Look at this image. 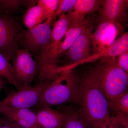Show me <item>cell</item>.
I'll list each match as a JSON object with an SVG mask.
<instances>
[{
	"instance_id": "obj_6",
	"label": "cell",
	"mask_w": 128,
	"mask_h": 128,
	"mask_svg": "<svg viewBox=\"0 0 128 128\" xmlns=\"http://www.w3.org/2000/svg\"><path fill=\"white\" fill-rule=\"evenodd\" d=\"M39 82L33 86L22 87L0 101V108H13L30 109L39 103L44 89L51 80Z\"/></svg>"
},
{
	"instance_id": "obj_31",
	"label": "cell",
	"mask_w": 128,
	"mask_h": 128,
	"mask_svg": "<svg viewBox=\"0 0 128 128\" xmlns=\"http://www.w3.org/2000/svg\"></svg>"
},
{
	"instance_id": "obj_1",
	"label": "cell",
	"mask_w": 128,
	"mask_h": 128,
	"mask_svg": "<svg viewBox=\"0 0 128 128\" xmlns=\"http://www.w3.org/2000/svg\"><path fill=\"white\" fill-rule=\"evenodd\" d=\"M74 103L87 128L112 116L108 100L86 72L79 78Z\"/></svg>"
},
{
	"instance_id": "obj_4",
	"label": "cell",
	"mask_w": 128,
	"mask_h": 128,
	"mask_svg": "<svg viewBox=\"0 0 128 128\" xmlns=\"http://www.w3.org/2000/svg\"><path fill=\"white\" fill-rule=\"evenodd\" d=\"M53 20L47 18L43 23L36 27L29 30L23 29L20 34L19 46L27 50L34 56L38 64L48 51Z\"/></svg>"
},
{
	"instance_id": "obj_25",
	"label": "cell",
	"mask_w": 128,
	"mask_h": 128,
	"mask_svg": "<svg viewBox=\"0 0 128 128\" xmlns=\"http://www.w3.org/2000/svg\"><path fill=\"white\" fill-rule=\"evenodd\" d=\"M116 61L118 67L128 74V51L118 56L116 58Z\"/></svg>"
},
{
	"instance_id": "obj_12",
	"label": "cell",
	"mask_w": 128,
	"mask_h": 128,
	"mask_svg": "<svg viewBox=\"0 0 128 128\" xmlns=\"http://www.w3.org/2000/svg\"><path fill=\"white\" fill-rule=\"evenodd\" d=\"M102 2L100 0H76L73 9L66 14L68 21V28L82 23L88 14L100 10Z\"/></svg>"
},
{
	"instance_id": "obj_29",
	"label": "cell",
	"mask_w": 128,
	"mask_h": 128,
	"mask_svg": "<svg viewBox=\"0 0 128 128\" xmlns=\"http://www.w3.org/2000/svg\"><path fill=\"white\" fill-rule=\"evenodd\" d=\"M72 67H73V66H71V67H70V70H72V69L73 68H72ZM60 68H61V69H62H62H64V70H65V69H64V68H62V67H60Z\"/></svg>"
},
{
	"instance_id": "obj_23",
	"label": "cell",
	"mask_w": 128,
	"mask_h": 128,
	"mask_svg": "<svg viewBox=\"0 0 128 128\" xmlns=\"http://www.w3.org/2000/svg\"><path fill=\"white\" fill-rule=\"evenodd\" d=\"M76 2V0H59L56 16H59L68 12L73 9Z\"/></svg>"
},
{
	"instance_id": "obj_13",
	"label": "cell",
	"mask_w": 128,
	"mask_h": 128,
	"mask_svg": "<svg viewBox=\"0 0 128 128\" xmlns=\"http://www.w3.org/2000/svg\"><path fill=\"white\" fill-rule=\"evenodd\" d=\"M0 114L21 127L40 128L35 113L28 108H0Z\"/></svg>"
},
{
	"instance_id": "obj_15",
	"label": "cell",
	"mask_w": 128,
	"mask_h": 128,
	"mask_svg": "<svg viewBox=\"0 0 128 128\" xmlns=\"http://www.w3.org/2000/svg\"><path fill=\"white\" fill-rule=\"evenodd\" d=\"M92 23V20L86 18L80 25L68 28L65 35L64 41L60 42L56 53V59L57 61L59 56L67 51L83 31Z\"/></svg>"
},
{
	"instance_id": "obj_9",
	"label": "cell",
	"mask_w": 128,
	"mask_h": 128,
	"mask_svg": "<svg viewBox=\"0 0 128 128\" xmlns=\"http://www.w3.org/2000/svg\"><path fill=\"white\" fill-rule=\"evenodd\" d=\"M51 31L48 51L40 64L43 68H52L57 66L55 54L57 48L69 28V22L66 14L59 16Z\"/></svg>"
},
{
	"instance_id": "obj_24",
	"label": "cell",
	"mask_w": 128,
	"mask_h": 128,
	"mask_svg": "<svg viewBox=\"0 0 128 128\" xmlns=\"http://www.w3.org/2000/svg\"><path fill=\"white\" fill-rule=\"evenodd\" d=\"M90 128H124L120 123L116 116H111L105 121Z\"/></svg>"
},
{
	"instance_id": "obj_7",
	"label": "cell",
	"mask_w": 128,
	"mask_h": 128,
	"mask_svg": "<svg viewBox=\"0 0 128 128\" xmlns=\"http://www.w3.org/2000/svg\"><path fill=\"white\" fill-rule=\"evenodd\" d=\"M15 75L22 87L30 86L38 72L39 66L32 54L27 50L19 49L12 60Z\"/></svg>"
},
{
	"instance_id": "obj_20",
	"label": "cell",
	"mask_w": 128,
	"mask_h": 128,
	"mask_svg": "<svg viewBox=\"0 0 128 128\" xmlns=\"http://www.w3.org/2000/svg\"><path fill=\"white\" fill-rule=\"evenodd\" d=\"M128 51V33L126 32L118 38L112 46L106 50V57L116 58Z\"/></svg>"
},
{
	"instance_id": "obj_26",
	"label": "cell",
	"mask_w": 128,
	"mask_h": 128,
	"mask_svg": "<svg viewBox=\"0 0 128 128\" xmlns=\"http://www.w3.org/2000/svg\"><path fill=\"white\" fill-rule=\"evenodd\" d=\"M0 128H12L4 117L0 116Z\"/></svg>"
},
{
	"instance_id": "obj_27",
	"label": "cell",
	"mask_w": 128,
	"mask_h": 128,
	"mask_svg": "<svg viewBox=\"0 0 128 128\" xmlns=\"http://www.w3.org/2000/svg\"><path fill=\"white\" fill-rule=\"evenodd\" d=\"M6 81L0 76V92L2 90L4 87L6 82Z\"/></svg>"
},
{
	"instance_id": "obj_2",
	"label": "cell",
	"mask_w": 128,
	"mask_h": 128,
	"mask_svg": "<svg viewBox=\"0 0 128 128\" xmlns=\"http://www.w3.org/2000/svg\"><path fill=\"white\" fill-rule=\"evenodd\" d=\"M86 73L108 101L128 91V74L118 66L116 58L101 57Z\"/></svg>"
},
{
	"instance_id": "obj_18",
	"label": "cell",
	"mask_w": 128,
	"mask_h": 128,
	"mask_svg": "<svg viewBox=\"0 0 128 128\" xmlns=\"http://www.w3.org/2000/svg\"><path fill=\"white\" fill-rule=\"evenodd\" d=\"M36 3L37 0H0V14L12 16L22 8H28Z\"/></svg>"
},
{
	"instance_id": "obj_10",
	"label": "cell",
	"mask_w": 128,
	"mask_h": 128,
	"mask_svg": "<svg viewBox=\"0 0 128 128\" xmlns=\"http://www.w3.org/2000/svg\"><path fill=\"white\" fill-rule=\"evenodd\" d=\"M128 0H102L99 11L98 22H107L122 24L128 19Z\"/></svg>"
},
{
	"instance_id": "obj_8",
	"label": "cell",
	"mask_w": 128,
	"mask_h": 128,
	"mask_svg": "<svg viewBox=\"0 0 128 128\" xmlns=\"http://www.w3.org/2000/svg\"><path fill=\"white\" fill-rule=\"evenodd\" d=\"M124 31L122 24L107 22H98L91 40L93 55L107 50Z\"/></svg>"
},
{
	"instance_id": "obj_16",
	"label": "cell",
	"mask_w": 128,
	"mask_h": 128,
	"mask_svg": "<svg viewBox=\"0 0 128 128\" xmlns=\"http://www.w3.org/2000/svg\"><path fill=\"white\" fill-rule=\"evenodd\" d=\"M28 8L22 17V22L28 30L36 27L43 23L48 18L46 11L37 2Z\"/></svg>"
},
{
	"instance_id": "obj_17",
	"label": "cell",
	"mask_w": 128,
	"mask_h": 128,
	"mask_svg": "<svg viewBox=\"0 0 128 128\" xmlns=\"http://www.w3.org/2000/svg\"><path fill=\"white\" fill-rule=\"evenodd\" d=\"M64 115L63 128H87L78 108L65 107L61 110Z\"/></svg>"
},
{
	"instance_id": "obj_3",
	"label": "cell",
	"mask_w": 128,
	"mask_h": 128,
	"mask_svg": "<svg viewBox=\"0 0 128 128\" xmlns=\"http://www.w3.org/2000/svg\"><path fill=\"white\" fill-rule=\"evenodd\" d=\"M70 69L62 70L51 80L43 92L41 100L36 107H51L74 103L78 85L79 78Z\"/></svg>"
},
{
	"instance_id": "obj_22",
	"label": "cell",
	"mask_w": 128,
	"mask_h": 128,
	"mask_svg": "<svg viewBox=\"0 0 128 128\" xmlns=\"http://www.w3.org/2000/svg\"><path fill=\"white\" fill-rule=\"evenodd\" d=\"M59 0H38L37 2L41 5L47 13V18L54 19L58 6Z\"/></svg>"
},
{
	"instance_id": "obj_21",
	"label": "cell",
	"mask_w": 128,
	"mask_h": 128,
	"mask_svg": "<svg viewBox=\"0 0 128 128\" xmlns=\"http://www.w3.org/2000/svg\"><path fill=\"white\" fill-rule=\"evenodd\" d=\"M111 111L120 113L128 116V92L108 101Z\"/></svg>"
},
{
	"instance_id": "obj_30",
	"label": "cell",
	"mask_w": 128,
	"mask_h": 128,
	"mask_svg": "<svg viewBox=\"0 0 128 128\" xmlns=\"http://www.w3.org/2000/svg\"><path fill=\"white\" fill-rule=\"evenodd\" d=\"M17 125V124H16ZM17 125L18 127V128H25V127H21V126H18V125Z\"/></svg>"
},
{
	"instance_id": "obj_11",
	"label": "cell",
	"mask_w": 128,
	"mask_h": 128,
	"mask_svg": "<svg viewBox=\"0 0 128 128\" xmlns=\"http://www.w3.org/2000/svg\"><path fill=\"white\" fill-rule=\"evenodd\" d=\"M93 28L94 26L92 23L83 31L71 47L66 52L67 58L72 64L66 68H70L74 64L86 61L90 57V45L91 44Z\"/></svg>"
},
{
	"instance_id": "obj_5",
	"label": "cell",
	"mask_w": 128,
	"mask_h": 128,
	"mask_svg": "<svg viewBox=\"0 0 128 128\" xmlns=\"http://www.w3.org/2000/svg\"><path fill=\"white\" fill-rule=\"evenodd\" d=\"M22 24L13 16L0 14V53L10 60L19 50Z\"/></svg>"
},
{
	"instance_id": "obj_28",
	"label": "cell",
	"mask_w": 128,
	"mask_h": 128,
	"mask_svg": "<svg viewBox=\"0 0 128 128\" xmlns=\"http://www.w3.org/2000/svg\"><path fill=\"white\" fill-rule=\"evenodd\" d=\"M6 118V120H7L8 123H9V125L12 128H18V127L17 125L16 124L14 123L12 121H11L10 120L8 119L7 118Z\"/></svg>"
},
{
	"instance_id": "obj_19",
	"label": "cell",
	"mask_w": 128,
	"mask_h": 128,
	"mask_svg": "<svg viewBox=\"0 0 128 128\" xmlns=\"http://www.w3.org/2000/svg\"><path fill=\"white\" fill-rule=\"evenodd\" d=\"M10 61L0 53V76L18 90L22 87L17 79L12 64Z\"/></svg>"
},
{
	"instance_id": "obj_14",
	"label": "cell",
	"mask_w": 128,
	"mask_h": 128,
	"mask_svg": "<svg viewBox=\"0 0 128 128\" xmlns=\"http://www.w3.org/2000/svg\"><path fill=\"white\" fill-rule=\"evenodd\" d=\"M35 114L40 128H62L64 118L60 110L44 106L38 108Z\"/></svg>"
}]
</instances>
